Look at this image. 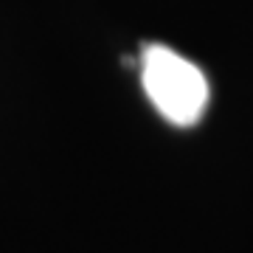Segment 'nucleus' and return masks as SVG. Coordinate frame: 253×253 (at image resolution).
I'll return each instance as SVG.
<instances>
[{
    "label": "nucleus",
    "instance_id": "nucleus-1",
    "mask_svg": "<svg viewBox=\"0 0 253 253\" xmlns=\"http://www.w3.org/2000/svg\"><path fill=\"white\" fill-rule=\"evenodd\" d=\"M141 82L158 113L177 126L197 124L208 104V82L197 65L158 42L141 51Z\"/></svg>",
    "mask_w": 253,
    "mask_h": 253
}]
</instances>
